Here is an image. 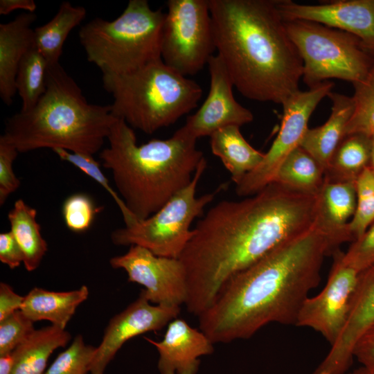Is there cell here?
<instances>
[{
    "mask_svg": "<svg viewBox=\"0 0 374 374\" xmlns=\"http://www.w3.org/2000/svg\"><path fill=\"white\" fill-rule=\"evenodd\" d=\"M353 357L362 366L374 373V325L368 329L356 343Z\"/></svg>",
    "mask_w": 374,
    "mask_h": 374,
    "instance_id": "obj_39",
    "label": "cell"
},
{
    "mask_svg": "<svg viewBox=\"0 0 374 374\" xmlns=\"http://www.w3.org/2000/svg\"><path fill=\"white\" fill-rule=\"evenodd\" d=\"M180 307L151 303L141 292L136 300L114 316L105 330L90 366L91 374H103L123 345L138 335L160 330L177 317Z\"/></svg>",
    "mask_w": 374,
    "mask_h": 374,
    "instance_id": "obj_14",
    "label": "cell"
},
{
    "mask_svg": "<svg viewBox=\"0 0 374 374\" xmlns=\"http://www.w3.org/2000/svg\"><path fill=\"white\" fill-rule=\"evenodd\" d=\"M324 179L323 167L299 146L283 161L273 182L298 192L317 195L321 191Z\"/></svg>",
    "mask_w": 374,
    "mask_h": 374,
    "instance_id": "obj_28",
    "label": "cell"
},
{
    "mask_svg": "<svg viewBox=\"0 0 374 374\" xmlns=\"http://www.w3.org/2000/svg\"><path fill=\"white\" fill-rule=\"evenodd\" d=\"M96 350V347L86 344L82 336L78 335L57 356L44 374H87Z\"/></svg>",
    "mask_w": 374,
    "mask_h": 374,
    "instance_id": "obj_32",
    "label": "cell"
},
{
    "mask_svg": "<svg viewBox=\"0 0 374 374\" xmlns=\"http://www.w3.org/2000/svg\"><path fill=\"white\" fill-rule=\"evenodd\" d=\"M100 210L87 194L75 193L69 196L62 205V215L66 227L71 231L82 233L93 224Z\"/></svg>",
    "mask_w": 374,
    "mask_h": 374,
    "instance_id": "obj_33",
    "label": "cell"
},
{
    "mask_svg": "<svg viewBox=\"0 0 374 374\" xmlns=\"http://www.w3.org/2000/svg\"><path fill=\"white\" fill-rule=\"evenodd\" d=\"M318 222L231 277L199 317L213 344L247 339L271 323L294 324L300 308L321 280L326 255L341 245Z\"/></svg>",
    "mask_w": 374,
    "mask_h": 374,
    "instance_id": "obj_2",
    "label": "cell"
},
{
    "mask_svg": "<svg viewBox=\"0 0 374 374\" xmlns=\"http://www.w3.org/2000/svg\"><path fill=\"white\" fill-rule=\"evenodd\" d=\"M371 139H372V150H371L370 167L374 172V135L371 137Z\"/></svg>",
    "mask_w": 374,
    "mask_h": 374,
    "instance_id": "obj_44",
    "label": "cell"
},
{
    "mask_svg": "<svg viewBox=\"0 0 374 374\" xmlns=\"http://www.w3.org/2000/svg\"><path fill=\"white\" fill-rule=\"evenodd\" d=\"M319 197V222L325 228L341 235L346 242H353L348 224L356 209V182L324 179Z\"/></svg>",
    "mask_w": 374,
    "mask_h": 374,
    "instance_id": "obj_24",
    "label": "cell"
},
{
    "mask_svg": "<svg viewBox=\"0 0 374 374\" xmlns=\"http://www.w3.org/2000/svg\"><path fill=\"white\" fill-rule=\"evenodd\" d=\"M328 97L332 103L327 121L317 127L308 129L300 146L308 152L324 169L327 168L354 110L352 97L330 91Z\"/></svg>",
    "mask_w": 374,
    "mask_h": 374,
    "instance_id": "obj_20",
    "label": "cell"
},
{
    "mask_svg": "<svg viewBox=\"0 0 374 374\" xmlns=\"http://www.w3.org/2000/svg\"><path fill=\"white\" fill-rule=\"evenodd\" d=\"M372 139L362 134L345 135L336 148L325 170L328 181L356 182L370 166Z\"/></svg>",
    "mask_w": 374,
    "mask_h": 374,
    "instance_id": "obj_27",
    "label": "cell"
},
{
    "mask_svg": "<svg viewBox=\"0 0 374 374\" xmlns=\"http://www.w3.org/2000/svg\"><path fill=\"white\" fill-rule=\"evenodd\" d=\"M215 50L233 86L251 100L283 105L299 90L302 59L276 0H208Z\"/></svg>",
    "mask_w": 374,
    "mask_h": 374,
    "instance_id": "obj_3",
    "label": "cell"
},
{
    "mask_svg": "<svg viewBox=\"0 0 374 374\" xmlns=\"http://www.w3.org/2000/svg\"><path fill=\"white\" fill-rule=\"evenodd\" d=\"M0 261L11 269L24 262L23 253L10 231L0 234Z\"/></svg>",
    "mask_w": 374,
    "mask_h": 374,
    "instance_id": "obj_38",
    "label": "cell"
},
{
    "mask_svg": "<svg viewBox=\"0 0 374 374\" xmlns=\"http://www.w3.org/2000/svg\"><path fill=\"white\" fill-rule=\"evenodd\" d=\"M335 84L325 81L307 91L298 90L283 103L278 134L260 164L236 185L235 193L249 197L262 190L274 180L278 170L296 148L308 130L310 117L318 104L332 91Z\"/></svg>",
    "mask_w": 374,
    "mask_h": 374,
    "instance_id": "obj_11",
    "label": "cell"
},
{
    "mask_svg": "<svg viewBox=\"0 0 374 374\" xmlns=\"http://www.w3.org/2000/svg\"><path fill=\"white\" fill-rule=\"evenodd\" d=\"M101 150V166L110 170L126 208L138 220L161 208L193 180L204 153L183 126L168 139L139 145L133 129L115 117Z\"/></svg>",
    "mask_w": 374,
    "mask_h": 374,
    "instance_id": "obj_4",
    "label": "cell"
},
{
    "mask_svg": "<svg viewBox=\"0 0 374 374\" xmlns=\"http://www.w3.org/2000/svg\"><path fill=\"white\" fill-rule=\"evenodd\" d=\"M356 190V209L348 224L354 240L374 222V172L370 166L357 178Z\"/></svg>",
    "mask_w": 374,
    "mask_h": 374,
    "instance_id": "obj_31",
    "label": "cell"
},
{
    "mask_svg": "<svg viewBox=\"0 0 374 374\" xmlns=\"http://www.w3.org/2000/svg\"><path fill=\"white\" fill-rule=\"evenodd\" d=\"M109 264L125 271L128 281L142 285L141 292L151 303L179 307L186 304L187 274L179 258L159 256L132 245L125 253L112 258Z\"/></svg>",
    "mask_w": 374,
    "mask_h": 374,
    "instance_id": "obj_12",
    "label": "cell"
},
{
    "mask_svg": "<svg viewBox=\"0 0 374 374\" xmlns=\"http://www.w3.org/2000/svg\"><path fill=\"white\" fill-rule=\"evenodd\" d=\"M36 217V209L21 199L15 202L8 214L10 231L23 253V263L28 271H33L39 266L48 250L47 242L41 234Z\"/></svg>",
    "mask_w": 374,
    "mask_h": 374,
    "instance_id": "obj_25",
    "label": "cell"
},
{
    "mask_svg": "<svg viewBox=\"0 0 374 374\" xmlns=\"http://www.w3.org/2000/svg\"><path fill=\"white\" fill-rule=\"evenodd\" d=\"M52 150L61 160L72 164L100 185L114 199L122 213L123 217L130 214L123 201L118 193L114 190L109 180L103 172L100 163L94 159L93 156L74 153L60 148Z\"/></svg>",
    "mask_w": 374,
    "mask_h": 374,
    "instance_id": "obj_34",
    "label": "cell"
},
{
    "mask_svg": "<svg viewBox=\"0 0 374 374\" xmlns=\"http://www.w3.org/2000/svg\"><path fill=\"white\" fill-rule=\"evenodd\" d=\"M276 4L284 21H310L348 33L374 55V0L330 1L316 5L276 0Z\"/></svg>",
    "mask_w": 374,
    "mask_h": 374,
    "instance_id": "obj_15",
    "label": "cell"
},
{
    "mask_svg": "<svg viewBox=\"0 0 374 374\" xmlns=\"http://www.w3.org/2000/svg\"><path fill=\"white\" fill-rule=\"evenodd\" d=\"M46 86L32 109L6 121L0 141L19 153L60 148L93 156L101 151L115 120L110 105L89 103L60 63L48 65Z\"/></svg>",
    "mask_w": 374,
    "mask_h": 374,
    "instance_id": "obj_5",
    "label": "cell"
},
{
    "mask_svg": "<svg viewBox=\"0 0 374 374\" xmlns=\"http://www.w3.org/2000/svg\"><path fill=\"white\" fill-rule=\"evenodd\" d=\"M19 151L13 145L0 141V205L20 186V180L14 172L13 162Z\"/></svg>",
    "mask_w": 374,
    "mask_h": 374,
    "instance_id": "obj_37",
    "label": "cell"
},
{
    "mask_svg": "<svg viewBox=\"0 0 374 374\" xmlns=\"http://www.w3.org/2000/svg\"><path fill=\"white\" fill-rule=\"evenodd\" d=\"M346 374H374L373 373H371V371H369L368 370H367L366 368H365L363 366H361L357 369H355L354 371L350 372V373H346Z\"/></svg>",
    "mask_w": 374,
    "mask_h": 374,
    "instance_id": "obj_43",
    "label": "cell"
},
{
    "mask_svg": "<svg viewBox=\"0 0 374 374\" xmlns=\"http://www.w3.org/2000/svg\"><path fill=\"white\" fill-rule=\"evenodd\" d=\"M35 12H23L13 20L0 24V97L10 105L17 93L15 81L19 64L35 46L32 24Z\"/></svg>",
    "mask_w": 374,
    "mask_h": 374,
    "instance_id": "obj_19",
    "label": "cell"
},
{
    "mask_svg": "<svg viewBox=\"0 0 374 374\" xmlns=\"http://www.w3.org/2000/svg\"><path fill=\"white\" fill-rule=\"evenodd\" d=\"M24 10L28 12H34L37 9L33 0H1L0 15H8L16 10Z\"/></svg>",
    "mask_w": 374,
    "mask_h": 374,
    "instance_id": "obj_41",
    "label": "cell"
},
{
    "mask_svg": "<svg viewBox=\"0 0 374 374\" xmlns=\"http://www.w3.org/2000/svg\"><path fill=\"white\" fill-rule=\"evenodd\" d=\"M89 296L86 285L67 292H55L35 287L24 297L21 311L32 321H48L65 329L77 308Z\"/></svg>",
    "mask_w": 374,
    "mask_h": 374,
    "instance_id": "obj_21",
    "label": "cell"
},
{
    "mask_svg": "<svg viewBox=\"0 0 374 374\" xmlns=\"http://www.w3.org/2000/svg\"><path fill=\"white\" fill-rule=\"evenodd\" d=\"M86 15L85 8L63 1L49 21L34 29L35 45L48 65L60 63L63 46L68 35L82 21Z\"/></svg>",
    "mask_w": 374,
    "mask_h": 374,
    "instance_id": "obj_26",
    "label": "cell"
},
{
    "mask_svg": "<svg viewBox=\"0 0 374 374\" xmlns=\"http://www.w3.org/2000/svg\"><path fill=\"white\" fill-rule=\"evenodd\" d=\"M215 50L208 0H169L165 13L161 57L186 77L208 64Z\"/></svg>",
    "mask_w": 374,
    "mask_h": 374,
    "instance_id": "obj_10",
    "label": "cell"
},
{
    "mask_svg": "<svg viewBox=\"0 0 374 374\" xmlns=\"http://www.w3.org/2000/svg\"><path fill=\"white\" fill-rule=\"evenodd\" d=\"M339 249L323 290L308 297L299 312L295 325L319 332L332 346L340 335L348 318L360 273L346 265Z\"/></svg>",
    "mask_w": 374,
    "mask_h": 374,
    "instance_id": "obj_13",
    "label": "cell"
},
{
    "mask_svg": "<svg viewBox=\"0 0 374 374\" xmlns=\"http://www.w3.org/2000/svg\"><path fill=\"white\" fill-rule=\"evenodd\" d=\"M33 321L21 310L0 321V356L13 350L35 330Z\"/></svg>",
    "mask_w": 374,
    "mask_h": 374,
    "instance_id": "obj_35",
    "label": "cell"
},
{
    "mask_svg": "<svg viewBox=\"0 0 374 374\" xmlns=\"http://www.w3.org/2000/svg\"><path fill=\"white\" fill-rule=\"evenodd\" d=\"M65 329L51 325L35 330L12 352V374H44L51 355L71 339Z\"/></svg>",
    "mask_w": 374,
    "mask_h": 374,
    "instance_id": "obj_23",
    "label": "cell"
},
{
    "mask_svg": "<svg viewBox=\"0 0 374 374\" xmlns=\"http://www.w3.org/2000/svg\"><path fill=\"white\" fill-rule=\"evenodd\" d=\"M165 13L147 0H130L113 21L95 18L80 28V42L87 60L102 74L124 75L161 59Z\"/></svg>",
    "mask_w": 374,
    "mask_h": 374,
    "instance_id": "obj_7",
    "label": "cell"
},
{
    "mask_svg": "<svg viewBox=\"0 0 374 374\" xmlns=\"http://www.w3.org/2000/svg\"><path fill=\"white\" fill-rule=\"evenodd\" d=\"M240 127L226 126L210 136L212 153L220 159L235 185L256 169L265 157V153L256 150L246 141Z\"/></svg>",
    "mask_w": 374,
    "mask_h": 374,
    "instance_id": "obj_22",
    "label": "cell"
},
{
    "mask_svg": "<svg viewBox=\"0 0 374 374\" xmlns=\"http://www.w3.org/2000/svg\"><path fill=\"white\" fill-rule=\"evenodd\" d=\"M285 27L302 59V79L309 88L330 78L355 84L374 63V55L352 34L305 20L287 21Z\"/></svg>",
    "mask_w": 374,
    "mask_h": 374,
    "instance_id": "obj_8",
    "label": "cell"
},
{
    "mask_svg": "<svg viewBox=\"0 0 374 374\" xmlns=\"http://www.w3.org/2000/svg\"><path fill=\"white\" fill-rule=\"evenodd\" d=\"M104 374V373H103Z\"/></svg>",
    "mask_w": 374,
    "mask_h": 374,
    "instance_id": "obj_45",
    "label": "cell"
},
{
    "mask_svg": "<svg viewBox=\"0 0 374 374\" xmlns=\"http://www.w3.org/2000/svg\"><path fill=\"white\" fill-rule=\"evenodd\" d=\"M48 63L35 45L22 58L17 73L15 86L22 100L20 111L32 109L46 90Z\"/></svg>",
    "mask_w": 374,
    "mask_h": 374,
    "instance_id": "obj_29",
    "label": "cell"
},
{
    "mask_svg": "<svg viewBox=\"0 0 374 374\" xmlns=\"http://www.w3.org/2000/svg\"><path fill=\"white\" fill-rule=\"evenodd\" d=\"M210 89L199 109L187 117L183 127L196 139L211 136L215 131L229 125L240 127L253 120L250 110L234 98L233 84L219 55L208 62Z\"/></svg>",
    "mask_w": 374,
    "mask_h": 374,
    "instance_id": "obj_16",
    "label": "cell"
},
{
    "mask_svg": "<svg viewBox=\"0 0 374 374\" xmlns=\"http://www.w3.org/2000/svg\"><path fill=\"white\" fill-rule=\"evenodd\" d=\"M353 86L354 110L344 136L362 134L372 137L374 135V63L365 78Z\"/></svg>",
    "mask_w": 374,
    "mask_h": 374,
    "instance_id": "obj_30",
    "label": "cell"
},
{
    "mask_svg": "<svg viewBox=\"0 0 374 374\" xmlns=\"http://www.w3.org/2000/svg\"><path fill=\"white\" fill-rule=\"evenodd\" d=\"M206 167L204 158L191 182L152 215L143 220L133 216L124 220V227L112 231V242L120 246L138 245L159 256L179 258L193 236V231L190 229L193 221L202 215L222 188L196 197L197 184Z\"/></svg>",
    "mask_w": 374,
    "mask_h": 374,
    "instance_id": "obj_9",
    "label": "cell"
},
{
    "mask_svg": "<svg viewBox=\"0 0 374 374\" xmlns=\"http://www.w3.org/2000/svg\"><path fill=\"white\" fill-rule=\"evenodd\" d=\"M342 260L359 273L374 265V222L342 253Z\"/></svg>",
    "mask_w": 374,
    "mask_h": 374,
    "instance_id": "obj_36",
    "label": "cell"
},
{
    "mask_svg": "<svg viewBox=\"0 0 374 374\" xmlns=\"http://www.w3.org/2000/svg\"><path fill=\"white\" fill-rule=\"evenodd\" d=\"M145 339L158 351L160 374H196L199 357L214 351L210 339L182 319L176 318L169 323L161 341Z\"/></svg>",
    "mask_w": 374,
    "mask_h": 374,
    "instance_id": "obj_18",
    "label": "cell"
},
{
    "mask_svg": "<svg viewBox=\"0 0 374 374\" xmlns=\"http://www.w3.org/2000/svg\"><path fill=\"white\" fill-rule=\"evenodd\" d=\"M373 325L374 265L360 273L344 328L312 374H346L356 343Z\"/></svg>",
    "mask_w": 374,
    "mask_h": 374,
    "instance_id": "obj_17",
    "label": "cell"
},
{
    "mask_svg": "<svg viewBox=\"0 0 374 374\" xmlns=\"http://www.w3.org/2000/svg\"><path fill=\"white\" fill-rule=\"evenodd\" d=\"M112 95V114L145 134L175 123L196 107L199 84L167 66L161 59L124 75L103 74Z\"/></svg>",
    "mask_w": 374,
    "mask_h": 374,
    "instance_id": "obj_6",
    "label": "cell"
},
{
    "mask_svg": "<svg viewBox=\"0 0 374 374\" xmlns=\"http://www.w3.org/2000/svg\"><path fill=\"white\" fill-rule=\"evenodd\" d=\"M24 296L17 294L8 284L0 283V321L20 310Z\"/></svg>",
    "mask_w": 374,
    "mask_h": 374,
    "instance_id": "obj_40",
    "label": "cell"
},
{
    "mask_svg": "<svg viewBox=\"0 0 374 374\" xmlns=\"http://www.w3.org/2000/svg\"><path fill=\"white\" fill-rule=\"evenodd\" d=\"M319 217V195L276 182L242 200L216 204L179 258L187 274V310L199 317L231 277L311 229Z\"/></svg>",
    "mask_w": 374,
    "mask_h": 374,
    "instance_id": "obj_1",
    "label": "cell"
},
{
    "mask_svg": "<svg viewBox=\"0 0 374 374\" xmlns=\"http://www.w3.org/2000/svg\"><path fill=\"white\" fill-rule=\"evenodd\" d=\"M12 353L0 356V374H12L13 367Z\"/></svg>",
    "mask_w": 374,
    "mask_h": 374,
    "instance_id": "obj_42",
    "label": "cell"
}]
</instances>
